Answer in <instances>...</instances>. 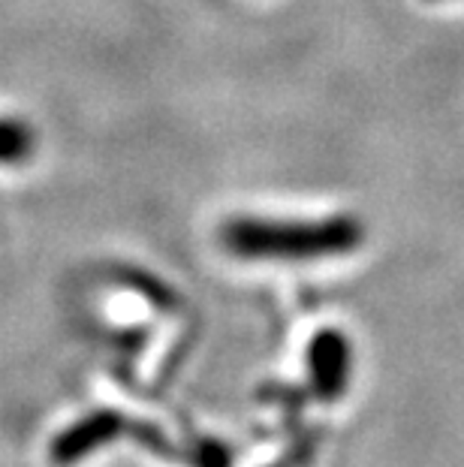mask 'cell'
Instances as JSON below:
<instances>
[{
	"label": "cell",
	"instance_id": "obj_1",
	"mask_svg": "<svg viewBox=\"0 0 464 467\" xmlns=\"http://www.w3.org/2000/svg\"><path fill=\"white\" fill-rule=\"evenodd\" d=\"M223 238L235 254L248 260H311V256L350 251L362 238V230L350 217L311 223L242 217L226 226Z\"/></svg>",
	"mask_w": 464,
	"mask_h": 467
},
{
	"label": "cell",
	"instance_id": "obj_2",
	"mask_svg": "<svg viewBox=\"0 0 464 467\" xmlns=\"http://www.w3.org/2000/svg\"><path fill=\"white\" fill-rule=\"evenodd\" d=\"M31 130L18 121H0V163H18L31 154Z\"/></svg>",
	"mask_w": 464,
	"mask_h": 467
}]
</instances>
